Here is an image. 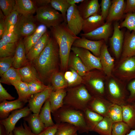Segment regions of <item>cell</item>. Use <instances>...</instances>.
Instances as JSON below:
<instances>
[{
	"instance_id": "obj_1",
	"label": "cell",
	"mask_w": 135,
	"mask_h": 135,
	"mask_svg": "<svg viewBox=\"0 0 135 135\" xmlns=\"http://www.w3.org/2000/svg\"><path fill=\"white\" fill-rule=\"evenodd\" d=\"M59 56L58 45L54 38L50 37L43 50L31 62L40 78L43 80L51 77L56 72Z\"/></svg>"
},
{
	"instance_id": "obj_2",
	"label": "cell",
	"mask_w": 135,
	"mask_h": 135,
	"mask_svg": "<svg viewBox=\"0 0 135 135\" xmlns=\"http://www.w3.org/2000/svg\"><path fill=\"white\" fill-rule=\"evenodd\" d=\"M51 31L59 48V56L62 67L66 69L72 46L74 41L80 37L75 35L64 22L56 26L50 28Z\"/></svg>"
},
{
	"instance_id": "obj_3",
	"label": "cell",
	"mask_w": 135,
	"mask_h": 135,
	"mask_svg": "<svg viewBox=\"0 0 135 135\" xmlns=\"http://www.w3.org/2000/svg\"><path fill=\"white\" fill-rule=\"evenodd\" d=\"M127 84L112 74L110 76H106L105 97L112 103L121 106L126 104L129 94Z\"/></svg>"
},
{
	"instance_id": "obj_4",
	"label": "cell",
	"mask_w": 135,
	"mask_h": 135,
	"mask_svg": "<svg viewBox=\"0 0 135 135\" xmlns=\"http://www.w3.org/2000/svg\"><path fill=\"white\" fill-rule=\"evenodd\" d=\"M112 74L127 83L135 79V56L120 59L115 64Z\"/></svg>"
},
{
	"instance_id": "obj_5",
	"label": "cell",
	"mask_w": 135,
	"mask_h": 135,
	"mask_svg": "<svg viewBox=\"0 0 135 135\" xmlns=\"http://www.w3.org/2000/svg\"><path fill=\"white\" fill-rule=\"evenodd\" d=\"M36 12L37 20L46 27L55 26L64 22L62 14L50 5L38 8Z\"/></svg>"
},
{
	"instance_id": "obj_6",
	"label": "cell",
	"mask_w": 135,
	"mask_h": 135,
	"mask_svg": "<svg viewBox=\"0 0 135 135\" xmlns=\"http://www.w3.org/2000/svg\"><path fill=\"white\" fill-rule=\"evenodd\" d=\"M67 97V102L70 104L86 110L93 97L84 86H82L72 90Z\"/></svg>"
},
{
	"instance_id": "obj_7",
	"label": "cell",
	"mask_w": 135,
	"mask_h": 135,
	"mask_svg": "<svg viewBox=\"0 0 135 135\" xmlns=\"http://www.w3.org/2000/svg\"><path fill=\"white\" fill-rule=\"evenodd\" d=\"M18 16L14 31L18 37H26L32 34L38 27L36 19L32 14L22 15Z\"/></svg>"
},
{
	"instance_id": "obj_8",
	"label": "cell",
	"mask_w": 135,
	"mask_h": 135,
	"mask_svg": "<svg viewBox=\"0 0 135 135\" xmlns=\"http://www.w3.org/2000/svg\"><path fill=\"white\" fill-rule=\"evenodd\" d=\"M60 120L70 124L83 132L89 131L84 117L80 112L74 110H66L62 112L58 116Z\"/></svg>"
},
{
	"instance_id": "obj_9",
	"label": "cell",
	"mask_w": 135,
	"mask_h": 135,
	"mask_svg": "<svg viewBox=\"0 0 135 135\" xmlns=\"http://www.w3.org/2000/svg\"><path fill=\"white\" fill-rule=\"evenodd\" d=\"M87 81L89 86L96 96L105 97V82L106 76L102 70L89 72Z\"/></svg>"
},
{
	"instance_id": "obj_10",
	"label": "cell",
	"mask_w": 135,
	"mask_h": 135,
	"mask_svg": "<svg viewBox=\"0 0 135 135\" xmlns=\"http://www.w3.org/2000/svg\"><path fill=\"white\" fill-rule=\"evenodd\" d=\"M71 50L80 58L90 70L94 69L102 70L100 57H96L84 48L72 46Z\"/></svg>"
},
{
	"instance_id": "obj_11",
	"label": "cell",
	"mask_w": 135,
	"mask_h": 135,
	"mask_svg": "<svg viewBox=\"0 0 135 135\" xmlns=\"http://www.w3.org/2000/svg\"><path fill=\"white\" fill-rule=\"evenodd\" d=\"M31 111L28 106L22 108L14 110L6 118L0 120V124L4 127L7 135L12 132L16 123L20 118L28 116Z\"/></svg>"
},
{
	"instance_id": "obj_12",
	"label": "cell",
	"mask_w": 135,
	"mask_h": 135,
	"mask_svg": "<svg viewBox=\"0 0 135 135\" xmlns=\"http://www.w3.org/2000/svg\"><path fill=\"white\" fill-rule=\"evenodd\" d=\"M76 4L71 6L67 11L66 15L68 26L76 36L82 30L84 20Z\"/></svg>"
},
{
	"instance_id": "obj_13",
	"label": "cell",
	"mask_w": 135,
	"mask_h": 135,
	"mask_svg": "<svg viewBox=\"0 0 135 135\" xmlns=\"http://www.w3.org/2000/svg\"><path fill=\"white\" fill-rule=\"evenodd\" d=\"M120 24L118 22L114 25V32L112 36L110 38V47L115 58L118 59L121 56L124 35L120 29Z\"/></svg>"
},
{
	"instance_id": "obj_14",
	"label": "cell",
	"mask_w": 135,
	"mask_h": 135,
	"mask_svg": "<svg viewBox=\"0 0 135 135\" xmlns=\"http://www.w3.org/2000/svg\"><path fill=\"white\" fill-rule=\"evenodd\" d=\"M53 90L52 86H50L43 91L32 95L28 101V106L31 112L34 113L39 114L43 104L49 98Z\"/></svg>"
},
{
	"instance_id": "obj_15",
	"label": "cell",
	"mask_w": 135,
	"mask_h": 135,
	"mask_svg": "<svg viewBox=\"0 0 135 135\" xmlns=\"http://www.w3.org/2000/svg\"><path fill=\"white\" fill-rule=\"evenodd\" d=\"M112 23L106 22L103 25L87 34H82L81 36L93 40H104L107 42L112 32Z\"/></svg>"
},
{
	"instance_id": "obj_16",
	"label": "cell",
	"mask_w": 135,
	"mask_h": 135,
	"mask_svg": "<svg viewBox=\"0 0 135 135\" xmlns=\"http://www.w3.org/2000/svg\"><path fill=\"white\" fill-rule=\"evenodd\" d=\"M76 40L72 46L82 48L88 50L92 52L96 57H100L101 48L105 42L103 40H93L88 39L84 37Z\"/></svg>"
},
{
	"instance_id": "obj_17",
	"label": "cell",
	"mask_w": 135,
	"mask_h": 135,
	"mask_svg": "<svg viewBox=\"0 0 135 135\" xmlns=\"http://www.w3.org/2000/svg\"><path fill=\"white\" fill-rule=\"evenodd\" d=\"M112 104L104 97L96 96L93 97L88 103V108L103 117L108 116V110Z\"/></svg>"
},
{
	"instance_id": "obj_18",
	"label": "cell",
	"mask_w": 135,
	"mask_h": 135,
	"mask_svg": "<svg viewBox=\"0 0 135 135\" xmlns=\"http://www.w3.org/2000/svg\"><path fill=\"white\" fill-rule=\"evenodd\" d=\"M100 58L102 70L107 77L111 76L115 66V58L110 55L105 42L101 48Z\"/></svg>"
},
{
	"instance_id": "obj_19",
	"label": "cell",
	"mask_w": 135,
	"mask_h": 135,
	"mask_svg": "<svg viewBox=\"0 0 135 135\" xmlns=\"http://www.w3.org/2000/svg\"><path fill=\"white\" fill-rule=\"evenodd\" d=\"M84 20L96 14H100V6L98 0H84L77 6Z\"/></svg>"
},
{
	"instance_id": "obj_20",
	"label": "cell",
	"mask_w": 135,
	"mask_h": 135,
	"mask_svg": "<svg viewBox=\"0 0 135 135\" xmlns=\"http://www.w3.org/2000/svg\"><path fill=\"white\" fill-rule=\"evenodd\" d=\"M126 4L124 0H113L107 17L106 22L112 23L120 20L124 13Z\"/></svg>"
},
{
	"instance_id": "obj_21",
	"label": "cell",
	"mask_w": 135,
	"mask_h": 135,
	"mask_svg": "<svg viewBox=\"0 0 135 135\" xmlns=\"http://www.w3.org/2000/svg\"><path fill=\"white\" fill-rule=\"evenodd\" d=\"M135 56V33L127 31L125 34L120 59Z\"/></svg>"
},
{
	"instance_id": "obj_22",
	"label": "cell",
	"mask_w": 135,
	"mask_h": 135,
	"mask_svg": "<svg viewBox=\"0 0 135 135\" xmlns=\"http://www.w3.org/2000/svg\"><path fill=\"white\" fill-rule=\"evenodd\" d=\"M22 81L26 83L42 82L37 71L31 62H29L24 66L18 69Z\"/></svg>"
},
{
	"instance_id": "obj_23",
	"label": "cell",
	"mask_w": 135,
	"mask_h": 135,
	"mask_svg": "<svg viewBox=\"0 0 135 135\" xmlns=\"http://www.w3.org/2000/svg\"><path fill=\"white\" fill-rule=\"evenodd\" d=\"M47 31L39 40L34 44L26 54L29 62H32L36 58L43 50L50 37Z\"/></svg>"
},
{
	"instance_id": "obj_24",
	"label": "cell",
	"mask_w": 135,
	"mask_h": 135,
	"mask_svg": "<svg viewBox=\"0 0 135 135\" xmlns=\"http://www.w3.org/2000/svg\"><path fill=\"white\" fill-rule=\"evenodd\" d=\"M25 104L18 99L10 101L5 100L0 103V120L7 118L12 111L23 108Z\"/></svg>"
},
{
	"instance_id": "obj_25",
	"label": "cell",
	"mask_w": 135,
	"mask_h": 135,
	"mask_svg": "<svg viewBox=\"0 0 135 135\" xmlns=\"http://www.w3.org/2000/svg\"><path fill=\"white\" fill-rule=\"evenodd\" d=\"M26 50L23 41L20 40L17 44L12 66L16 69H19L24 66L29 62L26 55Z\"/></svg>"
},
{
	"instance_id": "obj_26",
	"label": "cell",
	"mask_w": 135,
	"mask_h": 135,
	"mask_svg": "<svg viewBox=\"0 0 135 135\" xmlns=\"http://www.w3.org/2000/svg\"><path fill=\"white\" fill-rule=\"evenodd\" d=\"M104 20L100 14H96L84 20L82 30L84 34L90 32L104 24Z\"/></svg>"
},
{
	"instance_id": "obj_27",
	"label": "cell",
	"mask_w": 135,
	"mask_h": 135,
	"mask_svg": "<svg viewBox=\"0 0 135 135\" xmlns=\"http://www.w3.org/2000/svg\"><path fill=\"white\" fill-rule=\"evenodd\" d=\"M47 31L46 27L43 24L38 26L32 34L25 37L23 40L26 54L32 47L36 43Z\"/></svg>"
},
{
	"instance_id": "obj_28",
	"label": "cell",
	"mask_w": 135,
	"mask_h": 135,
	"mask_svg": "<svg viewBox=\"0 0 135 135\" xmlns=\"http://www.w3.org/2000/svg\"><path fill=\"white\" fill-rule=\"evenodd\" d=\"M14 10L22 15L32 14L37 8L33 1L31 0H15Z\"/></svg>"
},
{
	"instance_id": "obj_29",
	"label": "cell",
	"mask_w": 135,
	"mask_h": 135,
	"mask_svg": "<svg viewBox=\"0 0 135 135\" xmlns=\"http://www.w3.org/2000/svg\"><path fill=\"white\" fill-rule=\"evenodd\" d=\"M23 119L24 121L27 122L31 131L35 135L39 134L46 128L39 114H31Z\"/></svg>"
},
{
	"instance_id": "obj_30",
	"label": "cell",
	"mask_w": 135,
	"mask_h": 135,
	"mask_svg": "<svg viewBox=\"0 0 135 135\" xmlns=\"http://www.w3.org/2000/svg\"><path fill=\"white\" fill-rule=\"evenodd\" d=\"M66 95V92L64 89L52 91L49 98L51 112H54L62 106L63 99Z\"/></svg>"
},
{
	"instance_id": "obj_31",
	"label": "cell",
	"mask_w": 135,
	"mask_h": 135,
	"mask_svg": "<svg viewBox=\"0 0 135 135\" xmlns=\"http://www.w3.org/2000/svg\"><path fill=\"white\" fill-rule=\"evenodd\" d=\"M68 64L81 76H86L90 72L80 58L73 52L70 53Z\"/></svg>"
},
{
	"instance_id": "obj_32",
	"label": "cell",
	"mask_w": 135,
	"mask_h": 135,
	"mask_svg": "<svg viewBox=\"0 0 135 135\" xmlns=\"http://www.w3.org/2000/svg\"><path fill=\"white\" fill-rule=\"evenodd\" d=\"M122 121L131 129L135 128V109L131 104L127 103L122 106Z\"/></svg>"
},
{
	"instance_id": "obj_33",
	"label": "cell",
	"mask_w": 135,
	"mask_h": 135,
	"mask_svg": "<svg viewBox=\"0 0 135 135\" xmlns=\"http://www.w3.org/2000/svg\"><path fill=\"white\" fill-rule=\"evenodd\" d=\"M0 82L8 85L22 81L18 69L12 66L1 76Z\"/></svg>"
},
{
	"instance_id": "obj_34",
	"label": "cell",
	"mask_w": 135,
	"mask_h": 135,
	"mask_svg": "<svg viewBox=\"0 0 135 135\" xmlns=\"http://www.w3.org/2000/svg\"><path fill=\"white\" fill-rule=\"evenodd\" d=\"M113 123L108 117H104L103 119L95 126L93 131L100 135H112Z\"/></svg>"
},
{
	"instance_id": "obj_35",
	"label": "cell",
	"mask_w": 135,
	"mask_h": 135,
	"mask_svg": "<svg viewBox=\"0 0 135 135\" xmlns=\"http://www.w3.org/2000/svg\"><path fill=\"white\" fill-rule=\"evenodd\" d=\"M50 103L49 98L45 102L39 114L40 117L46 128L52 126L55 124L52 120Z\"/></svg>"
},
{
	"instance_id": "obj_36",
	"label": "cell",
	"mask_w": 135,
	"mask_h": 135,
	"mask_svg": "<svg viewBox=\"0 0 135 135\" xmlns=\"http://www.w3.org/2000/svg\"><path fill=\"white\" fill-rule=\"evenodd\" d=\"M12 85L14 86L16 90L18 95V99L25 104L28 102L31 96L27 84L20 81L13 83Z\"/></svg>"
},
{
	"instance_id": "obj_37",
	"label": "cell",
	"mask_w": 135,
	"mask_h": 135,
	"mask_svg": "<svg viewBox=\"0 0 135 135\" xmlns=\"http://www.w3.org/2000/svg\"><path fill=\"white\" fill-rule=\"evenodd\" d=\"M85 110L87 124L89 131H93L95 126L103 119L104 117L88 108Z\"/></svg>"
},
{
	"instance_id": "obj_38",
	"label": "cell",
	"mask_w": 135,
	"mask_h": 135,
	"mask_svg": "<svg viewBox=\"0 0 135 135\" xmlns=\"http://www.w3.org/2000/svg\"><path fill=\"white\" fill-rule=\"evenodd\" d=\"M51 80L52 87L55 91L64 89L68 86L64 75L60 72H56L54 73L51 77Z\"/></svg>"
},
{
	"instance_id": "obj_39",
	"label": "cell",
	"mask_w": 135,
	"mask_h": 135,
	"mask_svg": "<svg viewBox=\"0 0 135 135\" xmlns=\"http://www.w3.org/2000/svg\"><path fill=\"white\" fill-rule=\"evenodd\" d=\"M17 45L16 43H8L4 42L2 39H0V58L14 56Z\"/></svg>"
},
{
	"instance_id": "obj_40",
	"label": "cell",
	"mask_w": 135,
	"mask_h": 135,
	"mask_svg": "<svg viewBox=\"0 0 135 135\" xmlns=\"http://www.w3.org/2000/svg\"><path fill=\"white\" fill-rule=\"evenodd\" d=\"M51 6L56 10L60 11L64 20V22L67 23L66 15L67 11L71 6L67 0H51Z\"/></svg>"
},
{
	"instance_id": "obj_41",
	"label": "cell",
	"mask_w": 135,
	"mask_h": 135,
	"mask_svg": "<svg viewBox=\"0 0 135 135\" xmlns=\"http://www.w3.org/2000/svg\"><path fill=\"white\" fill-rule=\"evenodd\" d=\"M108 116L114 123L122 121V106L116 104H112L108 110Z\"/></svg>"
},
{
	"instance_id": "obj_42",
	"label": "cell",
	"mask_w": 135,
	"mask_h": 135,
	"mask_svg": "<svg viewBox=\"0 0 135 135\" xmlns=\"http://www.w3.org/2000/svg\"><path fill=\"white\" fill-rule=\"evenodd\" d=\"M131 129L129 126L122 121L114 122L112 126V135H126Z\"/></svg>"
},
{
	"instance_id": "obj_43",
	"label": "cell",
	"mask_w": 135,
	"mask_h": 135,
	"mask_svg": "<svg viewBox=\"0 0 135 135\" xmlns=\"http://www.w3.org/2000/svg\"><path fill=\"white\" fill-rule=\"evenodd\" d=\"M119 26L120 28L125 27L135 33V12L127 14L124 20Z\"/></svg>"
},
{
	"instance_id": "obj_44",
	"label": "cell",
	"mask_w": 135,
	"mask_h": 135,
	"mask_svg": "<svg viewBox=\"0 0 135 135\" xmlns=\"http://www.w3.org/2000/svg\"><path fill=\"white\" fill-rule=\"evenodd\" d=\"M19 15L18 13L14 10L6 17L4 20L6 30H14V28L17 23Z\"/></svg>"
},
{
	"instance_id": "obj_45",
	"label": "cell",
	"mask_w": 135,
	"mask_h": 135,
	"mask_svg": "<svg viewBox=\"0 0 135 135\" xmlns=\"http://www.w3.org/2000/svg\"><path fill=\"white\" fill-rule=\"evenodd\" d=\"M78 128L72 124L59 126L55 135H76Z\"/></svg>"
},
{
	"instance_id": "obj_46",
	"label": "cell",
	"mask_w": 135,
	"mask_h": 135,
	"mask_svg": "<svg viewBox=\"0 0 135 135\" xmlns=\"http://www.w3.org/2000/svg\"><path fill=\"white\" fill-rule=\"evenodd\" d=\"M16 4L14 0H0V6L3 14L6 17L13 10Z\"/></svg>"
},
{
	"instance_id": "obj_47",
	"label": "cell",
	"mask_w": 135,
	"mask_h": 135,
	"mask_svg": "<svg viewBox=\"0 0 135 135\" xmlns=\"http://www.w3.org/2000/svg\"><path fill=\"white\" fill-rule=\"evenodd\" d=\"M27 84L31 97L32 95L43 91L48 88L50 86L45 85L42 82H34Z\"/></svg>"
},
{
	"instance_id": "obj_48",
	"label": "cell",
	"mask_w": 135,
	"mask_h": 135,
	"mask_svg": "<svg viewBox=\"0 0 135 135\" xmlns=\"http://www.w3.org/2000/svg\"><path fill=\"white\" fill-rule=\"evenodd\" d=\"M13 56L0 58V76L12 66Z\"/></svg>"
},
{
	"instance_id": "obj_49",
	"label": "cell",
	"mask_w": 135,
	"mask_h": 135,
	"mask_svg": "<svg viewBox=\"0 0 135 135\" xmlns=\"http://www.w3.org/2000/svg\"><path fill=\"white\" fill-rule=\"evenodd\" d=\"M12 132L13 135H36L32 132L25 121L20 126L15 127Z\"/></svg>"
},
{
	"instance_id": "obj_50",
	"label": "cell",
	"mask_w": 135,
	"mask_h": 135,
	"mask_svg": "<svg viewBox=\"0 0 135 135\" xmlns=\"http://www.w3.org/2000/svg\"><path fill=\"white\" fill-rule=\"evenodd\" d=\"M19 37L14 30H5L2 38L4 42L10 43H16Z\"/></svg>"
},
{
	"instance_id": "obj_51",
	"label": "cell",
	"mask_w": 135,
	"mask_h": 135,
	"mask_svg": "<svg viewBox=\"0 0 135 135\" xmlns=\"http://www.w3.org/2000/svg\"><path fill=\"white\" fill-rule=\"evenodd\" d=\"M70 70L72 73V75L70 78L66 80L68 85L74 86L80 84L82 81L81 76L72 68H70Z\"/></svg>"
},
{
	"instance_id": "obj_52",
	"label": "cell",
	"mask_w": 135,
	"mask_h": 135,
	"mask_svg": "<svg viewBox=\"0 0 135 135\" xmlns=\"http://www.w3.org/2000/svg\"><path fill=\"white\" fill-rule=\"evenodd\" d=\"M112 4L110 0H102L101 6V14L104 19H106L108 15L110 8Z\"/></svg>"
},
{
	"instance_id": "obj_53",
	"label": "cell",
	"mask_w": 135,
	"mask_h": 135,
	"mask_svg": "<svg viewBox=\"0 0 135 135\" xmlns=\"http://www.w3.org/2000/svg\"><path fill=\"white\" fill-rule=\"evenodd\" d=\"M127 88L129 93L128 103L132 104L135 102V79L129 82L127 85Z\"/></svg>"
},
{
	"instance_id": "obj_54",
	"label": "cell",
	"mask_w": 135,
	"mask_h": 135,
	"mask_svg": "<svg viewBox=\"0 0 135 135\" xmlns=\"http://www.w3.org/2000/svg\"><path fill=\"white\" fill-rule=\"evenodd\" d=\"M15 98L9 94L0 83V103L6 100H12Z\"/></svg>"
},
{
	"instance_id": "obj_55",
	"label": "cell",
	"mask_w": 135,
	"mask_h": 135,
	"mask_svg": "<svg viewBox=\"0 0 135 135\" xmlns=\"http://www.w3.org/2000/svg\"><path fill=\"white\" fill-rule=\"evenodd\" d=\"M59 125L56 124L54 125L46 128L39 134L36 135H55Z\"/></svg>"
},
{
	"instance_id": "obj_56",
	"label": "cell",
	"mask_w": 135,
	"mask_h": 135,
	"mask_svg": "<svg viewBox=\"0 0 135 135\" xmlns=\"http://www.w3.org/2000/svg\"><path fill=\"white\" fill-rule=\"evenodd\" d=\"M124 13L135 12V0H127Z\"/></svg>"
},
{
	"instance_id": "obj_57",
	"label": "cell",
	"mask_w": 135,
	"mask_h": 135,
	"mask_svg": "<svg viewBox=\"0 0 135 135\" xmlns=\"http://www.w3.org/2000/svg\"><path fill=\"white\" fill-rule=\"evenodd\" d=\"M0 10V38L2 39L3 35L6 30L4 20L6 18Z\"/></svg>"
},
{
	"instance_id": "obj_58",
	"label": "cell",
	"mask_w": 135,
	"mask_h": 135,
	"mask_svg": "<svg viewBox=\"0 0 135 135\" xmlns=\"http://www.w3.org/2000/svg\"><path fill=\"white\" fill-rule=\"evenodd\" d=\"M51 0H33L34 4L38 7H42L50 4Z\"/></svg>"
},
{
	"instance_id": "obj_59",
	"label": "cell",
	"mask_w": 135,
	"mask_h": 135,
	"mask_svg": "<svg viewBox=\"0 0 135 135\" xmlns=\"http://www.w3.org/2000/svg\"><path fill=\"white\" fill-rule=\"evenodd\" d=\"M84 0H67L70 6L76 4V3H80Z\"/></svg>"
},
{
	"instance_id": "obj_60",
	"label": "cell",
	"mask_w": 135,
	"mask_h": 135,
	"mask_svg": "<svg viewBox=\"0 0 135 135\" xmlns=\"http://www.w3.org/2000/svg\"><path fill=\"white\" fill-rule=\"evenodd\" d=\"M0 135H7L4 126L0 124Z\"/></svg>"
},
{
	"instance_id": "obj_61",
	"label": "cell",
	"mask_w": 135,
	"mask_h": 135,
	"mask_svg": "<svg viewBox=\"0 0 135 135\" xmlns=\"http://www.w3.org/2000/svg\"><path fill=\"white\" fill-rule=\"evenodd\" d=\"M72 73L71 71H68L65 72L64 76L65 79L66 80L70 78L72 76Z\"/></svg>"
},
{
	"instance_id": "obj_62",
	"label": "cell",
	"mask_w": 135,
	"mask_h": 135,
	"mask_svg": "<svg viewBox=\"0 0 135 135\" xmlns=\"http://www.w3.org/2000/svg\"><path fill=\"white\" fill-rule=\"evenodd\" d=\"M126 135H135V128L131 130L130 132Z\"/></svg>"
},
{
	"instance_id": "obj_63",
	"label": "cell",
	"mask_w": 135,
	"mask_h": 135,
	"mask_svg": "<svg viewBox=\"0 0 135 135\" xmlns=\"http://www.w3.org/2000/svg\"><path fill=\"white\" fill-rule=\"evenodd\" d=\"M134 108L135 109V102L131 104Z\"/></svg>"
},
{
	"instance_id": "obj_64",
	"label": "cell",
	"mask_w": 135,
	"mask_h": 135,
	"mask_svg": "<svg viewBox=\"0 0 135 135\" xmlns=\"http://www.w3.org/2000/svg\"><path fill=\"white\" fill-rule=\"evenodd\" d=\"M8 135H13L12 132L10 133Z\"/></svg>"
}]
</instances>
